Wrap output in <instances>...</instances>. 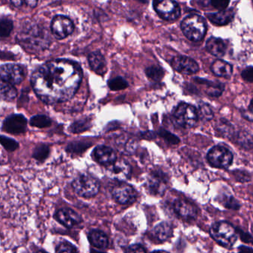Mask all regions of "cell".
<instances>
[{
	"label": "cell",
	"mask_w": 253,
	"mask_h": 253,
	"mask_svg": "<svg viewBox=\"0 0 253 253\" xmlns=\"http://www.w3.org/2000/svg\"><path fill=\"white\" fill-rule=\"evenodd\" d=\"M83 77V70L78 63L68 59H56L34 71L31 84L43 102L53 105L71 99L78 90Z\"/></svg>",
	"instance_id": "cell-1"
},
{
	"label": "cell",
	"mask_w": 253,
	"mask_h": 253,
	"mask_svg": "<svg viewBox=\"0 0 253 253\" xmlns=\"http://www.w3.org/2000/svg\"><path fill=\"white\" fill-rule=\"evenodd\" d=\"M210 233L217 243L224 248H232L237 240L236 229L226 221H219L212 224Z\"/></svg>",
	"instance_id": "cell-2"
},
{
	"label": "cell",
	"mask_w": 253,
	"mask_h": 253,
	"mask_svg": "<svg viewBox=\"0 0 253 253\" xmlns=\"http://www.w3.org/2000/svg\"><path fill=\"white\" fill-rule=\"evenodd\" d=\"M181 30L190 41H201L206 34V22L199 15H190L181 22Z\"/></svg>",
	"instance_id": "cell-3"
},
{
	"label": "cell",
	"mask_w": 253,
	"mask_h": 253,
	"mask_svg": "<svg viewBox=\"0 0 253 253\" xmlns=\"http://www.w3.org/2000/svg\"><path fill=\"white\" fill-rule=\"evenodd\" d=\"M73 188L78 196L83 198L96 196L100 189L99 181L88 174H82L72 183Z\"/></svg>",
	"instance_id": "cell-4"
},
{
	"label": "cell",
	"mask_w": 253,
	"mask_h": 253,
	"mask_svg": "<svg viewBox=\"0 0 253 253\" xmlns=\"http://www.w3.org/2000/svg\"><path fill=\"white\" fill-rule=\"evenodd\" d=\"M173 117L176 124L184 128L193 127L199 120L197 110L193 105L187 103L178 105L174 111Z\"/></svg>",
	"instance_id": "cell-5"
},
{
	"label": "cell",
	"mask_w": 253,
	"mask_h": 253,
	"mask_svg": "<svg viewBox=\"0 0 253 253\" xmlns=\"http://www.w3.org/2000/svg\"><path fill=\"white\" fill-rule=\"evenodd\" d=\"M207 158L212 167L221 169L229 168L233 160L231 152L223 146H215L211 148Z\"/></svg>",
	"instance_id": "cell-6"
},
{
	"label": "cell",
	"mask_w": 253,
	"mask_h": 253,
	"mask_svg": "<svg viewBox=\"0 0 253 253\" xmlns=\"http://www.w3.org/2000/svg\"><path fill=\"white\" fill-rule=\"evenodd\" d=\"M153 8L162 19L174 21L181 15V9L175 0H153Z\"/></svg>",
	"instance_id": "cell-7"
},
{
	"label": "cell",
	"mask_w": 253,
	"mask_h": 253,
	"mask_svg": "<svg viewBox=\"0 0 253 253\" xmlns=\"http://www.w3.org/2000/svg\"><path fill=\"white\" fill-rule=\"evenodd\" d=\"M50 28L52 34L57 40H63L72 34L74 25L69 18L59 15L53 18Z\"/></svg>",
	"instance_id": "cell-8"
},
{
	"label": "cell",
	"mask_w": 253,
	"mask_h": 253,
	"mask_svg": "<svg viewBox=\"0 0 253 253\" xmlns=\"http://www.w3.org/2000/svg\"><path fill=\"white\" fill-rule=\"evenodd\" d=\"M27 32H22L20 42L22 45L29 50H40L47 45V40L44 34L37 32V30L31 28Z\"/></svg>",
	"instance_id": "cell-9"
},
{
	"label": "cell",
	"mask_w": 253,
	"mask_h": 253,
	"mask_svg": "<svg viewBox=\"0 0 253 253\" xmlns=\"http://www.w3.org/2000/svg\"><path fill=\"white\" fill-rule=\"evenodd\" d=\"M0 78L3 81L14 85L19 84L25 78L23 68L14 64H6L0 67Z\"/></svg>",
	"instance_id": "cell-10"
},
{
	"label": "cell",
	"mask_w": 253,
	"mask_h": 253,
	"mask_svg": "<svg viewBox=\"0 0 253 253\" xmlns=\"http://www.w3.org/2000/svg\"><path fill=\"white\" fill-rule=\"evenodd\" d=\"M113 198L121 205H130L137 199V193L133 187L128 184H120L114 187L112 191Z\"/></svg>",
	"instance_id": "cell-11"
},
{
	"label": "cell",
	"mask_w": 253,
	"mask_h": 253,
	"mask_svg": "<svg viewBox=\"0 0 253 253\" xmlns=\"http://www.w3.org/2000/svg\"><path fill=\"white\" fill-rule=\"evenodd\" d=\"M171 65L175 71L187 75L196 74L199 70L197 62L187 56H175L171 61Z\"/></svg>",
	"instance_id": "cell-12"
},
{
	"label": "cell",
	"mask_w": 253,
	"mask_h": 253,
	"mask_svg": "<svg viewBox=\"0 0 253 253\" xmlns=\"http://www.w3.org/2000/svg\"><path fill=\"white\" fill-rule=\"evenodd\" d=\"M147 187L152 194L155 196H163L168 188V179L165 174L155 171L149 177Z\"/></svg>",
	"instance_id": "cell-13"
},
{
	"label": "cell",
	"mask_w": 253,
	"mask_h": 253,
	"mask_svg": "<svg viewBox=\"0 0 253 253\" xmlns=\"http://www.w3.org/2000/svg\"><path fill=\"white\" fill-rule=\"evenodd\" d=\"M26 119L21 114L10 116L6 119L3 124L4 130L14 135L23 133L26 130Z\"/></svg>",
	"instance_id": "cell-14"
},
{
	"label": "cell",
	"mask_w": 253,
	"mask_h": 253,
	"mask_svg": "<svg viewBox=\"0 0 253 253\" xmlns=\"http://www.w3.org/2000/svg\"><path fill=\"white\" fill-rule=\"evenodd\" d=\"M173 208L175 212L184 219H195L197 217V208L189 201L178 199L174 202Z\"/></svg>",
	"instance_id": "cell-15"
},
{
	"label": "cell",
	"mask_w": 253,
	"mask_h": 253,
	"mask_svg": "<svg viewBox=\"0 0 253 253\" xmlns=\"http://www.w3.org/2000/svg\"><path fill=\"white\" fill-rule=\"evenodd\" d=\"M55 218L67 228H72L82 221L81 216L69 208L59 210L55 214Z\"/></svg>",
	"instance_id": "cell-16"
},
{
	"label": "cell",
	"mask_w": 253,
	"mask_h": 253,
	"mask_svg": "<svg viewBox=\"0 0 253 253\" xmlns=\"http://www.w3.org/2000/svg\"><path fill=\"white\" fill-rule=\"evenodd\" d=\"M130 172V166L124 161H116L114 164L108 166L107 169L108 176L119 181L127 179Z\"/></svg>",
	"instance_id": "cell-17"
},
{
	"label": "cell",
	"mask_w": 253,
	"mask_h": 253,
	"mask_svg": "<svg viewBox=\"0 0 253 253\" xmlns=\"http://www.w3.org/2000/svg\"><path fill=\"white\" fill-rule=\"evenodd\" d=\"M93 156L99 164L109 166L117 161V154L111 147L107 146H98L94 151Z\"/></svg>",
	"instance_id": "cell-18"
},
{
	"label": "cell",
	"mask_w": 253,
	"mask_h": 253,
	"mask_svg": "<svg viewBox=\"0 0 253 253\" xmlns=\"http://www.w3.org/2000/svg\"><path fill=\"white\" fill-rule=\"evenodd\" d=\"M90 68L99 75H104L107 72V62L105 57L99 52H93L88 56Z\"/></svg>",
	"instance_id": "cell-19"
},
{
	"label": "cell",
	"mask_w": 253,
	"mask_h": 253,
	"mask_svg": "<svg viewBox=\"0 0 253 253\" xmlns=\"http://www.w3.org/2000/svg\"><path fill=\"white\" fill-rule=\"evenodd\" d=\"M234 14L233 9H227L217 13H208L207 16L209 20L215 25H224L230 23L233 20Z\"/></svg>",
	"instance_id": "cell-20"
},
{
	"label": "cell",
	"mask_w": 253,
	"mask_h": 253,
	"mask_svg": "<svg viewBox=\"0 0 253 253\" xmlns=\"http://www.w3.org/2000/svg\"><path fill=\"white\" fill-rule=\"evenodd\" d=\"M207 50L216 57H222L226 52V45L221 39L211 37L207 42Z\"/></svg>",
	"instance_id": "cell-21"
},
{
	"label": "cell",
	"mask_w": 253,
	"mask_h": 253,
	"mask_svg": "<svg viewBox=\"0 0 253 253\" xmlns=\"http://www.w3.org/2000/svg\"><path fill=\"white\" fill-rule=\"evenodd\" d=\"M211 71L217 77L229 78L233 74V66L225 61L218 59L212 64Z\"/></svg>",
	"instance_id": "cell-22"
},
{
	"label": "cell",
	"mask_w": 253,
	"mask_h": 253,
	"mask_svg": "<svg viewBox=\"0 0 253 253\" xmlns=\"http://www.w3.org/2000/svg\"><path fill=\"white\" fill-rule=\"evenodd\" d=\"M89 242L94 248L106 249L109 245L108 236L100 230H93L88 236Z\"/></svg>",
	"instance_id": "cell-23"
},
{
	"label": "cell",
	"mask_w": 253,
	"mask_h": 253,
	"mask_svg": "<svg viewBox=\"0 0 253 253\" xmlns=\"http://www.w3.org/2000/svg\"><path fill=\"white\" fill-rule=\"evenodd\" d=\"M154 233L155 236L159 241L165 242L172 237L173 230L169 223L162 222L155 227Z\"/></svg>",
	"instance_id": "cell-24"
},
{
	"label": "cell",
	"mask_w": 253,
	"mask_h": 253,
	"mask_svg": "<svg viewBox=\"0 0 253 253\" xmlns=\"http://www.w3.org/2000/svg\"><path fill=\"white\" fill-rule=\"evenodd\" d=\"M17 96V91L12 84L0 80V99L11 102Z\"/></svg>",
	"instance_id": "cell-25"
},
{
	"label": "cell",
	"mask_w": 253,
	"mask_h": 253,
	"mask_svg": "<svg viewBox=\"0 0 253 253\" xmlns=\"http://www.w3.org/2000/svg\"><path fill=\"white\" fill-rule=\"evenodd\" d=\"M31 126L39 128L47 127L51 125V120L47 116L37 115L31 120Z\"/></svg>",
	"instance_id": "cell-26"
},
{
	"label": "cell",
	"mask_w": 253,
	"mask_h": 253,
	"mask_svg": "<svg viewBox=\"0 0 253 253\" xmlns=\"http://www.w3.org/2000/svg\"><path fill=\"white\" fill-rule=\"evenodd\" d=\"M197 111L199 117H200L202 120L209 121V120L213 118V113H212V109L208 104H201Z\"/></svg>",
	"instance_id": "cell-27"
},
{
	"label": "cell",
	"mask_w": 253,
	"mask_h": 253,
	"mask_svg": "<svg viewBox=\"0 0 253 253\" xmlns=\"http://www.w3.org/2000/svg\"><path fill=\"white\" fill-rule=\"evenodd\" d=\"M108 86L112 90H121L128 87L127 82L123 77H116L108 82Z\"/></svg>",
	"instance_id": "cell-28"
},
{
	"label": "cell",
	"mask_w": 253,
	"mask_h": 253,
	"mask_svg": "<svg viewBox=\"0 0 253 253\" xmlns=\"http://www.w3.org/2000/svg\"><path fill=\"white\" fill-rule=\"evenodd\" d=\"M13 24L10 19H0V37H8L13 30Z\"/></svg>",
	"instance_id": "cell-29"
},
{
	"label": "cell",
	"mask_w": 253,
	"mask_h": 253,
	"mask_svg": "<svg viewBox=\"0 0 253 253\" xmlns=\"http://www.w3.org/2000/svg\"><path fill=\"white\" fill-rule=\"evenodd\" d=\"M146 74L150 80L159 81L163 78L164 71L159 67L152 66L146 69Z\"/></svg>",
	"instance_id": "cell-30"
},
{
	"label": "cell",
	"mask_w": 253,
	"mask_h": 253,
	"mask_svg": "<svg viewBox=\"0 0 253 253\" xmlns=\"http://www.w3.org/2000/svg\"><path fill=\"white\" fill-rule=\"evenodd\" d=\"M0 143L8 151H14L19 147L18 143L15 140L3 135H0Z\"/></svg>",
	"instance_id": "cell-31"
},
{
	"label": "cell",
	"mask_w": 253,
	"mask_h": 253,
	"mask_svg": "<svg viewBox=\"0 0 253 253\" xmlns=\"http://www.w3.org/2000/svg\"><path fill=\"white\" fill-rule=\"evenodd\" d=\"M224 88V85L222 84H220V83L214 84V83H211V84H210L208 90H207V93L210 96L217 97L222 93Z\"/></svg>",
	"instance_id": "cell-32"
},
{
	"label": "cell",
	"mask_w": 253,
	"mask_h": 253,
	"mask_svg": "<svg viewBox=\"0 0 253 253\" xmlns=\"http://www.w3.org/2000/svg\"><path fill=\"white\" fill-rule=\"evenodd\" d=\"M49 154V148L46 145H40L34 151V157L39 161H43Z\"/></svg>",
	"instance_id": "cell-33"
},
{
	"label": "cell",
	"mask_w": 253,
	"mask_h": 253,
	"mask_svg": "<svg viewBox=\"0 0 253 253\" xmlns=\"http://www.w3.org/2000/svg\"><path fill=\"white\" fill-rule=\"evenodd\" d=\"M221 202L225 208H229V209L238 210L240 208L239 202L232 196H223Z\"/></svg>",
	"instance_id": "cell-34"
},
{
	"label": "cell",
	"mask_w": 253,
	"mask_h": 253,
	"mask_svg": "<svg viewBox=\"0 0 253 253\" xmlns=\"http://www.w3.org/2000/svg\"><path fill=\"white\" fill-rule=\"evenodd\" d=\"M159 134L162 138H163L169 144H177L179 143V139H178V137L175 136V135L171 133V132L165 130V129H161L159 131Z\"/></svg>",
	"instance_id": "cell-35"
},
{
	"label": "cell",
	"mask_w": 253,
	"mask_h": 253,
	"mask_svg": "<svg viewBox=\"0 0 253 253\" xmlns=\"http://www.w3.org/2000/svg\"><path fill=\"white\" fill-rule=\"evenodd\" d=\"M56 253H78V251L69 242H62L56 248Z\"/></svg>",
	"instance_id": "cell-36"
},
{
	"label": "cell",
	"mask_w": 253,
	"mask_h": 253,
	"mask_svg": "<svg viewBox=\"0 0 253 253\" xmlns=\"http://www.w3.org/2000/svg\"><path fill=\"white\" fill-rule=\"evenodd\" d=\"M230 1V0H211V3L215 8L222 10L227 8Z\"/></svg>",
	"instance_id": "cell-37"
},
{
	"label": "cell",
	"mask_w": 253,
	"mask_h": 253,
	"mask_svg": "<svg viewBox=\"0 0 253 253\" xmlns=\"http://www.w3.org/2000/svg\"><path fill=\"white\" fill-rule=\"evenodd\" d=\"M87 126L86 122L84 123V122L80 121L73 124L72 126H71V131L74 132H82V131L86 130V129H87L86 126ZM87 127H88V126H87Z\"/></svg>",
	"instance_id": "cell-38"
},
{
	"label": "cell",
	"mask_w": 253,
	"mask_h": 253,
	"mask_svg": "<svg viewBox=\"0 0 253 253\" xmlns=\"http://www.w3.org/2000/svg\"><path fill=\"white\" fill-rule=\"evenodd\" d=\"M242 77L245 81L253 83V67H248L242 73Z\"/></svg>",
	"instance_id": "cell-39"
},
{
	"label": "cell",
	"mask_w": 253,
	"mask_h": 253,
	"mask_svg": "<svg viewBox=\"0 0 253 253\" xmlns=\"http://www.w3.org/2000/svg\"><path fill=\"white\" fill-rule=\"evenodd\" d=\"M126 253H147L145 249L140 245H133L126 249Z\"/></svg>",
	"instance_id": "cell-40"
},
{
	"label": "cell",
	"mask_w": 253,
	"mask_h": 253,
	"mask_svg": "<svg viewBox=\"0 0 253 253\" xmlns=\"http://www.w3.org/2000/svg\"><path fill=\"white\" fill-rule=\"evenodd\" d=\"M239 236H240L241 239H242L244 242L253 245V238L249 233H245V232L242 231V230H239Z\"/></svg>",
	"instance_id": "cell-41"
},
{
	"label": "cell",
	"mask_w": 253,
	"mask_h": 253,
	"mask_svg": "<svg viewBox=\"0 0 253 253\" xmlns=\"http://www.w3.org/2000/svg\"><path fill=\"white\" fill-rule=\"evenodd\" d=\"M24 4H27L28 7L34 8L38 3V0H23Z\"/></svg>",
	"instance_id": "cell-42"
},
{
	"label": "cell",
	"mask_w": 253,
	"mask_h": 253,
	"mask_svg": "<svg viewBox=\"0 0 253 253\" xmlns=\"http://www.w3.org/2000/svg\"><path fill=\"white\" fill-rule=\"evenodd\" d=\"M239 253H253V250L248 247L242 246L239 248Z\"/></svg>",
	"instance_id": "cell-43"
},
{
	"label": "cell",
	"mask_w": 253,
	"mask_h": 253,
	"mask_svg": "<svg viewBox=\"0 0 253 253\" xmlns=\"http://www.w3.org/2000/svg\"><path fill=\"white\" fill-rule=\"evenodd\" d=\"M10 1L16 7H21L24 4L23 0H10Z\"/></svg>",
	"instance_id": "cell-44"
},
{
	"label": "cell",
	"mask_w": 253,
	"mask_h": 253,
	"mask_svg": "<svg viewBox=\"0 0 253 253\" xmlns=\"http://www.w3.org/2000/svg\"><path fill=\"white\" fill-rule=\"evenodd\" d=\"M249 109L250 111L253 114V99L251 101V104H250Z\"/></svg>",
	"instance_id": "cell-45"
},
{
	"label": "cell",
	"mask_w": 253,
	"mask_h": 253,
	"mask_svg": "<svg viewBox=\"0 0 253 253\" xmlns=\"http://www.w3.org/2000/svg\"><path fill=\"white\" fill-rule=\"evenodd\" d=\"M152 253H169L166 252V251H155V252H153Z\"/></svg>",
	"instance_id": "cell-46"
},
{
	"label": "cell",
	"mask_w": 253,
	"mask_h": 253,
	"mask_svg": "<svg viewBox=\"0 0 253 253\" xmlns=\"http://www.w3.org/2000/svg\"><path fill=\"white\" fill-rule=\"evenodd\" d=\"M37 253H47L44 252V251H40V252H38Z\"/></svg>",
	"instance_id": "cell-47"
}]
</instances>
